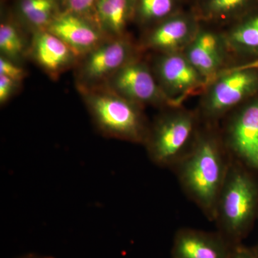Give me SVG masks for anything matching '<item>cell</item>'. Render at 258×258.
<instances>
[{
	"mask_svg": "<svg viewBox=\"0 0 258 258\" xmlns=\"http://www.w3.org/2000/svg\"><path fill=\"white\" fill-rule=\"evenodd\" d=\"M188 0H134V23L145 30L187 8Z\"/></svg>",
	"mask_w": 258,
	"mask_h": 258,
	"instance_id": "ac0fdd59",
	"label": "cell"
},
{
	"mask_svg": "<svg viewBox=\"0 0 258 258\" xmlns=\"http://www.w3.org/2000/svg\"><path fill=\"white\" fill-rule=\"evenodd\" d=\"M59 37L80 58L108 39L94 20L62 10L45 29Z\"/></svg>",
	"mask_w": 258,
	"mask_h": 258,
	"instance_id": "7c38bea8",
	"label": "cell"
},
{
	"mask_svg": "<svg viewBox=\"0 0 258 258\" xmlns=\"http://www.w3.org/2000/svg\"><path fill=\"white\" fill-rule=\"evenodd\" d=\"M145 53L128 34L107 39L82 56L74 68L78 90L103 86L118 70Z\"/></svg>",
	"mask_w": 258,
	"mask_h": 258,
	"instance_id": "8992f818",
	"label": "cell"
},
{
	"mask_svg": "<svg viewBox=\"0 0 258 258\" xmlns=\"http://www.w3.org/2000/svg\"><path fill=\"white\" fill-rule=\"evenodd\" d=\"M23 258H52V257H41V256L32 255V254H30V255L26 256V257H23Z\"/></svg>",
	"mask_w": 258,
	"mask_h": 258,
	"instance_id": "484cf974",
	"label": "cell"
},
{
	"mask_svg": "<svg viewBox=\"0 0 258 258\" xmlns=\"http://www.w3.org/2000/svg\"><path fill=\"white\" fill-rule=\"evenodd\" d=\"M153 74L172 106H182L193 96H200L208 83L184 52L147 53Z\"/></svg>",
	"mask_w": 258,
	"mask_h": 258,
	"instance_id": "52a82bcc",
	"label": "cell"
},
{
	"mask_svg": "<svg viewBox=\"0 0 258 258\" xmlns=\"http://www.w3.org/2000/svg\"><path fill=\"white\" fill-rule=\"evenodd\" d=\"M201 125L196 110L184 105L159 110L144 144L149 159L159 167L172 169L193 147Z\"/></svg>",
	"mask_w": 258,
	"mask_h": 258,
	"instance_id": "277c9868",
	"label": "cell"
},
{
	"mask_svg": "<svg viewBox=\"0 0 258 258\" xmlns=\"http://www.w3.org/2000/svg\"><path fill=\"white\" fill-rule=\"evenodd\" d=\"M223 29L235 68L258 60V5Z\"/></svg>",
	"mask_w": 258,
	"mask_h": 258,
	"instance_id": "9a60e30c",
	"label": "cell"
},
{
	"mask_svg": "<svg viewBox=\"0 0 258 258\" xmlns=\"http://www.w3.org/2000/svg\"><path fill=\"white\" fill-rule=\"evenodd\" d=\"M258 5V0H188L200 23L225 28Z\"/></svg>",
	"mask_w": 258,
	"mask_h": 258,
	"instance_id": "2e32d148",
	"label": "cell"
},
{
	"mask_svg": "<svg viewBox=\"0 0 258 258\" xmlns=\"http://www.w3.org/2000/svg\"><path fill=\"white\" fill-rule=\"evenodd\" d=\"M183 52L208 84L235 66L223 28L210 24L200 23L196 36Z\"/></svg>",
	"mask_w": 258,
	"mask_h": 258,
	"instance_id": "30bf717a",
	"label": "cell"
},
{
	"mask_svg": "<svg viewBox=\"0 0 258 258\" xmlns=\"http://www.w3.org/2000/svg\"><path fill=\"white\" fill-rule=\"evenodd\" d=\"M103 86L144 108L153 106L160 110L172 106L158 85L147 53L125 64Z\"/></svg>",
	"mask_w": 258,
	"mask_h": 258,
	"instance_id": "9c48e42d",
	"label": "cell"
},
{
	"mask_svg": "<svg viewBox=\"0 0 258 258\" xmlns=\"http://www.w3.org/2000/svg\"><path fill=\"white\" fill-rule=\"evenodd\" d=\"M219 125L230 157L258 172V95L229 113Z\"/></svg>",
	"mask_w": 258,
	"mask_h": 258,
	"instance_id": "ba28073f",
	"label": "cell"
},
{
	"mask_svg": "<svg viewBox=\"0 0 258 258\" xmlns=\"http://www.w3.org/2000/svg\"><path fill=\"white\" fill-rule=\"evenodd\" d=\"M258 217V181L252 170L232 159L218 199L214 221L231 245L241 244Z\"/></svg>",
	"mask_w": 258,
	"mask_h": 258,
	"instance_id": "7a4b0ae2",
	"label": "cell"
},
{
	"mask_svg": "<svg viewBox=\"0 0 258 258\" xmlns=\"http://www.w3.org/2000/svg\"><path fill=\"white\" fill-rule=\"evenodd\" d=\"M134 0H98L94 20L108 38L127 35L129 24L134 23Z\"/></svg>",
	"mask_w": 258,
	"mask_h": 258,
	"instance_id": "e0dca14e",
	"label": "cell"
},
{
	"mask_svg": "<svg viewBox=\"0 0 258 258\" xmlns=\"http://www.w3.org/2000/svg\"><path fill=\"white\" fill-rule=\"evenodd\" d=\"M233 246L218 232L191 228L176 231L171 258H230Z\"/></svg>",
	"mask_w": 258,
	"mask_h": 258,
	"instance_id": "5bb4252c",
	"label": "cell"
},
{
	"mask_svg": "<svg viewBox=\"0 0 258 258\" xmlns=\"http://www.w3.org/2000/svg\"><path fill=\"white\" fill-rule=\"evenodd\" d=\"M232 158L222 141L220 125L202 123L193 147L174 168L180 186L210 221Z\"/></svg>",
	"mask_w": 258,
	"mask_h": 258,
	"instance_id": "6da1fadb",
	"label": "cell"
},
{
	"mask_svg": "<svg viewBox=\"0 0 258 258\" xmlns=\"http://www.w3.org/2000/svg\"><path fill=\"white\" fill-rule=\"evenodd\" d=\"M29 56L54 80L76 67L80 59L69 45L45 30L32 32Z\"/></svg>",
	"mask_w": 258,
	"mask_h": 258,
	"instance_id": "4fadbf2b",
	"label": "cell"
},
{
	"mask_svg": "<svg viewBox=\"0 0 258 258\" xmlns=\"http://www.w3.org/2000/svg\"><path fill=\"white\" fill-rule=\"evenodd\" d=\"M200 25L186 8L142 30L139 45L146 53L183 52L196 36Z\"/></svg>",
	"mask_w": 258,
	"mask_h": 258,
	"instance_id": "8fae6325",
	"label": "cell"
},
{
	"mask_svg": "<svg viewBox=\"0 0 258 258\" xmlns=\"http://www.w3.org/2000/svg\"><path fill=\"white\" fill-rule=\"evenodd\" d=\"M27 45L20 27L13 19L3 18L0 24V52L1 56L19 64L29 55Z\"/></svg>",
	"mask_w": 258,
	"mask_h": 258,
	"instance_id": "ffe728a7",
	"label": "cell"
},
{
	"mask_svg": "<svg viewBox=\"0 0 258 258\" xmlns=\"http://www.w3.org/2000/svg\"><path fill=\"white\" fill-rule=\"evenodd\" d=\"M247 68H255V69H258V60L255 61V62H252V63L250 64L240 66V67L234 68V69H247Z\"/></svg>",
	"mask_w": 258,
	"mask_h": 258,
	"instance_id": "d4e9b609",
	"label": "cell"
},
{
	"mask_svg": "<svg viewBox=\"0 0 258 258\" xmlns=\"http://www.w3.org/2000/svg\"><path fill=\"white\" fill-rule=\"evenodd\" d=\"M230 258H257L252 249L247 248L242 244L233 246Z\"/></svg>",
	"mask_w": 258,
	"mask_h": 258,
	"instance_id": "cb8c5ba5",
	"label": "cell"
},
{
	"mask_svg": "<svg viewBox=\"0 0 258 258\" xmlns=\"http://www.w3.org/2000/svg\"><path fill=\"white\" fill-rule=\"evenodd\" d=\"M97 1L98 0H62V5L64 11L94 20L95 8Z\"/></svg>",
	"mask_w": 258,
	"mask_h": 258,
	"instance_id": "44dd1931",
	"label": "cell"
},
{
	"mask_svg": "<svg viewBox=\"0 0 258 258\" xmlns=\"http://www.w3.org/2000/svg\"><path fill=\"white\" fill-rule=\"evenodd\" d=\"M20 82L10 79L4 75H0V103L4 105L10 98L14 96L15 93L20 86Z\"/></svg>",
	"mask_w": 258,
	"mask_h": 258,
	"instance_id": "603a6c76",
	"label": "cell"
},
{
	"mask_svg": "<svg viewBox=\"0 0 258 258\" xmlns=\"http://www.w3.org/2000/svg\"><path fill=\"white\" fill-rule=\"evenodd\" d=\"M252 250H253L254 253L255 254V255L257 256V257L258 258V244L254 247V248H252Z\"/></svg>",
	"mask_w": 258,
	"mask_h": 258,
	"instance_id": "4316f807",
	"label": "cell"
},
{
	"mask_svg": "<svg viewBox=\"0 0 258 258\" xmlns=\"http://www.w3.org/2000/svg\"><path fill=\"white\" fill-rule=\"evenodd\" d=\"M257 95L258 69H230L209 83L195 110L202 123L219 125L229 113Z\"/></svg>",
	"mask_w": 258,
	"mask_h": 258,
	"instance_id": "5b68a950",
	"label": "cell"
},
{
	"mask_svg": "<svg viewBox=\"0 0 258 258\" xmlns=\"http://www.w3.org/2000/svg\"><path fill=\"white\" fill-rule=\"evenodd\" d=\"M0 75H4L10 79L21 83L26 77L27 73L20 64L13 62L1 56L0 57Z\"/></svg>",
	"mask_w": 258,
	"mask_h": 258,
	"instance_id": "7402d4cb",
	"label": "cell"
},
{
	"mask_svg": "<svg viewBox=\"0 0 258 258\" xmlns=\"http://www.w3.org/2000/svg\"><path fill=\"white\" fill-rule=\"evenodd\" d=\"M59 0H18L17 13L20 20L32 32L44 30L60 13Z\"/></svg>",
	"mask_w": 258,
	"mask_h": 258,
	"instance_id": "d6986e66",
	"label": "cell"
},
{
	"mask_svg": "<svg viewBox=\"0 0 258 258\" xmlns=\"http://www.w3.org/2000/svg\"><path fill=\"white\" fill-rule=\"evenodd\" d=\"M97 129L108 138L144 145L151 122L144 107L105 86L79 89Z\"/></svg>",
	"mask_w": 258,
	"mask_h": 258,
	"instance_id": "3957f363",
	"label": "cell"
}]
</instances>
